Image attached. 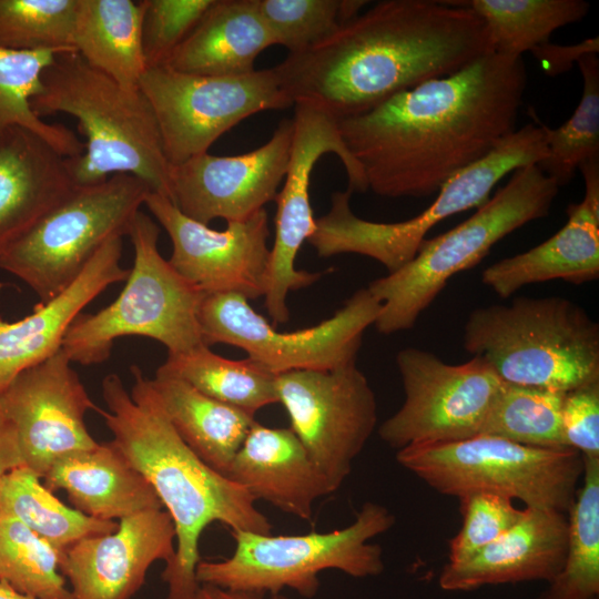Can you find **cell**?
<instances>
[{
    "instance_id": "6da1fadb",
    "label": "cell",
    "mask_w": 599,
    "mask_h": 599,
    "mask_svg": "<svg viewBox=\"0 0 599 599\" xmlns=\"http://www.w3.org/2000/svg\"><path fill=\"white\" fill-rule=\"evenodd\" d=\"M527 87L521 57L487 53L459 71L337 120L368 190L425 197L512 133Z\"/></svg>"
},
{
    "instance_id": "7a4b0ae2",
    "label": "cell",
    "mask_w": 599,
    "mask_h": 599,
    "mask_svg": "<svg viewBox=\"0 0 599 599\" xmlns=\"http://www.w3.org/2000/svg\"><path fill=\"white\" fill-rule=\"evenodd\" d=\"M483 19L455 1L384 0L274 67L293 105L363 114L493 52Z\"/></svg>"
},
{
    "instance_id": "3957f363",
    "label": "cell",
    "mask_w": 599,
    "mask_h": 599,
    "mask_svg": "<svg viewBox=\"0 0 599 599\" xmlns=\"http://www.w3.org/2000/svg\"><path fill=\"white\" fill-rule=\"evenodd\" d=\"M129 392L116 374L101 384L99 407L112 443L145 477L175 528V551L162 579L166 599H193L204 529L220 522L231 531L271 534L272 525L243 487L207 466L179 436L152 385L136 365Z\"/></svg>"
},
{
    "instance_id": "277c9868",
    "label": "cell",
    "mask_w": 599,
    "mask_h": 599,
    "mask_svg": "<svg viewBox=\"0 0 599 599\" xmlns=\"http://www.w3.org/2000/svg\"><path fill=\"white\" fill-rule=\"evenodd\" d=\"M38 116L67 113L85 136L81 155L68 158L78 186L131 174L170 199V164L153 109L141 91L128 89L88 64L75 51L59 53L31 100Z\"/></svg>"
},
{
    "instance_id": "5b68a950",
    "label": "cell",
    "mask_w": 599,
    "mask_h": 599,
    "mask_svg": "<svg viewBox=\"0 0 599 599\" xmlns=\"http://www.w3.org/2000/svg\"><path fill=\"white\" fill-rule=\"evenodd\" d=\"M463 345L509 384L567 393L599 383V324L566 297L478 307L467 317Z\"/></svg>"
},
{
    "instance_id": "8992f818",
    "label": "cell",
    "mask_w": 599,
    "mask_h": 599,
    "mask_svg": "<svg viewBox=\"0 0 599 599\" xmlns=\"http://www.w3.org/2000/svg\"><path fill=\"white\" fill-rule=\"evenodd\" d=\"M558 192L559 185L538 165L519 167L470 217L424 240L409 263L368 284L382 304L374 323L377 332L390 335L412 328L450 277L477 265L511 232L546 217Z\"/></svg>"
},
{
    "instance_id": "52a82bcc",
    "label": "cell",
    "mask_w": 599,
    "mask_h": 599,
    "mask_svg": "<svg viewBox=\"0 0 599 599\" xmlns=\"http://www.w3.org/2000/svg\"><path fill=\"white\" fill-rule=\"evenodd\" d=\"M385 506L367 501L354 521L342 529L304 535L231 531L233 554L221 560H200L196 579L230 590L280 595L292 589L305 598L321 586L318 575L338 570L354 578L376 577L385 569L383 548L370 539L395 525Z\"/></svg>"
},
{
    "instance_id": "ba28073f",
    "label": "cell",
    "mask_w": 599,
    "mask_h": 599,
    "mask_svg": "<svg viewBox=\"0 0 599 599\" xmlns=\"http://www.w3.org/2000/svg\"><path fill=\"white\" fill-rule=\"evenodd\" d=\"M547 154L544 123H528L505 138L489 154L447 180L435 201L422 213L396 223L372 222L355 215L352 192L332 194L328 213L315 220L307 242L318 256L354 253L374 258L392 274L416 255L427 233L440 221L478 207L507 174L538 164Z\"/></svg>"
},
{
    "instance_id": "9c48e42d",
    "label": "cell",
    "mask_w": 599,
    "mask_h": 599,
    "mask_svg": "<svg viewBox=\"0 0 599 599\" xmlns=\"http://www.w3.org/2000/svg\"><path fill=\"white\" fill-rule=\"evenodd\" d=\"M160 227L140 211L129 236L134 262L116 300L97 313H81L69 327L62 351L72 363L106 361L114 342L144 336L163 344L167 353L203 345L199 311L204 294L185 281L158 247Z\"/></svg>"
},
{
    "instance_id": "30bf717a",
    "label": "cell",
    "mask_w": 599,
    "mask_h": 599,
    "mask_svg": "<svg viewBox=\"0 0 599 599\" xmlns=\"http://www.w3.org/2000/svg\"><path fill=\"white\" fill-rule=\"evenodd\" d=\"M396 460L446 496L497 493L529 508L564 514L583 473L582 455L572 448L529 447L489 435L405 447Z\"/></svg>"
},
{
    "instance_id": "8fae6325",
    "label": "cell",
    "mask_w": 599,
    "mask_h": 599,
    "mask_svg": "<svg viewBox=\"0 0 599 599\" xmlns=\"http://www.w3.org/2000/svg\"><path fill=\"white\" fill-rule=\"evenodd\" d=\"M149 186L131 174L78 186L32 230L0 253V267L47 303L68 287L99 248L129 235Z\"/></svg>"
},
{
    "instance_id": "7c38bea8",
    "label": "cell",
    "mask_w": 599,
    "mask_h": 599,
    "mask_svg": "<svg viewBox=\"0 0 599 599\" xmlns=\"http://www.w3.org/2000/svg\"><path fill=\"white\" fill-rule=\"evenodd\" d=\"M382 304L366 288L356 291L329 318L294 332H278L235 293L204 295L199 323L205 345L226 344L274 375L293 370H332L352 363L364 332Z\"/></svg>"
},
{
    "instance_id": "4fadbf2b",
    "label": "cell",
    "mask_w": 599,
    "mask_h": 599,
    "mask_svg": "<svg viewBox=\"0 0 599 599\" xmlns=\"http://www.w3.org/2000/svg\"><path fill=\"white\" fill-rule=\"evenodd\" d=\"M139 88L153 109L170 165L209 152L221 135L255 113L293 105L274 67L217 77L161 65L146 69Z\"/></svg>"
},
{
    "instance_id": "5bb4252c",
    "label": "cell",
    "mask_w": 599,
    "mask_h": 599,
    "mask_svg": "<svg viewBox=\"0 0 599 599\" xmlns=\"http://www.w3.org/2000/svg\"><path fill=\"white\" fill-rule=\"evenodd\" d=\"M396 364L404 403L378 428L394 449L467 439L480 434L505 382L480 357L448 364L415 347L400 349Z\"/></svg>"
},
{
    "instance_id": "9a60e30c",
    "label": "cell",
    "mask_w": 599,
    "mask_h": 599,
    "mask_svg": "<svg viewBox=\"0 0 599 599\" xmlns=\"http://www.w3.org/2000/svg\"><path fill=\"white\" fill-rule=\"evenodd\" d=\"M275 387L291 429L333 493L349 476L377 424V403L366 376L352 363L332 370L276 375Z\"/></svg>"
},
{
    "instance_id": "2e32d148",
    "label": "cell",
    "mask_w": 599,
    "mask_h": 599,
    "mask_svg": "<svg viewBox=\"0 0 599 599\" xmlns=\"http://www.w3.org/2000/svg\"><path fill=\"white\" fill-rule=\"evenodd\" d=\"M292 118L293 134L287 170L282 190L277 192L275 238L270 252L265 307L274 323L290 318L287 294L317 282L322 273L297 270L296 255L315 230V217L309 199L313 167L325 153H335L342 161L348 190L366 192L365 175L345 146L337 119L324 109L307 102L295 103Z\"/></svg>"
},
{
    "instance_id": "e0dca14e",
    "label": "cell",
    "mask_w": 599,
    "mask_h": 599,
    "mask_svg": "<svg viewBox=\"0 0 599 599\" xmlns=\"http://www.w3.org/2000/svg\"><path fill=\"white\" fill-rule=\"evenodd\" d=\"M144 205L172 242L171 266L204 295L264 296L270 262L265 209L216 231L184 215L170 199L150 192Z\"/></svg>"
},
{
    "instance_id": "ac0fdd59",
    "label": "cell",
    "mask_w": 599,
    "mask_h": 599,
    "mask_svg": "<svg viewBox=\"0 0 599 599\" xmlns=\"http://www.w3.org/2000/svg\"><path fill=\"white\" fill-rule=\"evenodd\" d=\"M71 363L61 348L0 394V412L16 429L24 466L41 478L59 458L98 445L85 415L99 407Z\"/></svg>"
},
{
    "instance_id": "d6986e66",
    "label": "cell",
    "mask_w": 599,
    "mask_h": 599,
    "mask_svg": "<svg viewBox=\"0 0 599 599\" xmlns=\"http://www.w3.org/2000/svg\"><path fill=\"white\" fill-rule=\"evenodd\" d=\"M293 134L284 119L271 139L238 155H195L170 166V200L187 217L244 220L274 201L287 170Z\"/></svg>"
},
{
    "instance_id": "ffe728a7",
    "label": "cell",
    "mask_w": 599,
    "mask_h": 599,
    "mask_svg": "<svg viewBox=\"0 0 599 599\" xmlns=\"http://www.w3.org/2000/svg\"><path fill=\"white\" fill-rule=\"evenodd\" d=\"M175 551V528L164 509L120 519L115 531L83 538L61 556L73 599H131L155 561Z\"/></svg>"
},
{
    "instance_id": "44dd1931",
    "label": "cell",
    "mask_w": 599,
    "mask_h": 599,
    "mask_svg": "<svg viewBox=\"0 0 599 599\" xmlns=\"http://www.w3.org/2000/svg\"><path fill=\"white\" fill-rule=\"evenodd\" d=\"M585 180L581 202L568 205L566 224L537 246L486 267L481 282L499 297L552 280L583 284L599 278V159L579 167Z\"/></svg>"
},
{
    "instance_id": "7402d4cb",
    "label": "cell",
    "mask_w": 599,
    "mask_h": 599,
    "mask_svg": "<svg viewBox=\"0 0 599 599\" xmlns=\"http://www.w3.org/2000/svg\"><path fill=\"white\" fill-rule=\"evenodd\" d=\"M122 237L104 243L80 275L47 303L17 322L0 317V394L24 369L55 354L84 307L110 285L125 281L130 270L121 266Z\"/></svg>"
},
{
    "instance_id": "603a6c76",
    "label": "cell",
    "mask_w": 599,
    "mask_h": 599,
    "mask_svg": "<svg viewBox=\"0 0 599 599\" xmlns=\"http://www.w3.org/2000/svg\"><path fill=\"white\" fill-rule=\"evenodd\" d=\"M567 542L564 512L525 507L520 520L501 537L465 561L445 564L439 587L470 591L490 585L550 582L562 568Z\"/></svg>"
},
{
    "instance_id": "cb8c5ba5",
    "label": "cell",
    "mask_w": 599,
    "mask_h": 599,
    "mask_svg": "<svg viewBox=\"0 0 599 599\" xmlns=\"http://www.w3.org/2000/svg\"><path fill=\"white\" fill-rule=\"evenodd\" d=\"M77 187L68 158L48 141L21 126L3 131L0 134V253Z\"/></svg>"
},
{
    "instance_id": "d4e9b609",
    "label": "cell",
    "mask_w": 599,
    "mask_h": 599,
    "mask_svg": "<svg viewBox=\"0 0 599 599\" xmlns=\"http://www.w3.org/2000/svg\"><path fill=\"white\" fill-rule=\"evenodd\" d=\"M227 477L256 501L308 521L315 502L333 493L291 428L267 427L256 420Z\"/></svg>"
},
{
    "instance_id": "484cf974",
    "label": "cell",
    "mask_w": 599,
    "mask_h": 599,
    "mask_svg": "<svg viewBox=\"0 0 599 599\" xmlns=\"http://www.w3.org/2000/svg\"><path fill=\"white\" fill-rule=\"evenodd\" d=\"M43 479L49 490H64L74 509L100 520L163 509L150 483L112 441L59 458Z\"/></svg>"
},
{
    "instance_id": "4316f807",
    "label": "cell",
    "mask_w": 599,
    "mask_h": 599,
    "mask_svg": "<svg viewBox=\"0 0 599 599\" xmlns=\"http://www.w3.org/2000/svg\"><path fill=\"white\" fill-rule=\"evenodd\" d=\"M274 44L257 0H214L165 65L192 74L243 75L255 71L258 54Z\"/></svg>"
},
{
    "instance_id": "83f0119b",
    "label": "cell",
    "mask_w": 599,
    "mask_h": 599,
    "mask_svg": "<svg viewBox=\"0 0 599 599\" xmlns=\"http://www.w3.org/2000/svg\"><path fill=\"white\" fill-rule=\"evenodd\" d=\"M150 382L183 441L207 466L227 477L255 417L202 394L179 378L155 375Z\"/></svg>"
},
{
    "instance_id": "f1b7e54d",
    "label": "cell",
    "mask_w": 599,
    "mask_h": 599,
    "mask_svg": "<svg viewBox=\"0 0 599 599\" xmlns=\"http://www.w3.org/2000/svg\"><path fill=\"white\" fill-rule=\"evenodd\" d=\"M143 11V0H78L75 52L128 89H138L146 70L141 42Z\"/></svg>"
},
{
    "instance_id": "f546056e",
    "label": "cell",
    "mask_w": 599,
    "mask_h": 599,
    "mask_svg": "<svg viewBox=\"0 0 599 599\" xmlns=\"http://www.w3.org/2000/svg\"><path fill=\"white\" fill-rule=\"evenodd\" d=\"M155 375L179 378L253 417L260 409L278 403L276 375L250 357L230 359L205 344L183 353H167Z\"/></svg>"
},
{
    "instance_id": "4dcf8cb0",
    "label": "cell",
    "mask_w": 599,
    "mask_h": 599,
    "mask_svg": "<svg viewBox=\"0 0 599 599\" xmlns=\"http://www.w3.org/2000/svg\"><path fill=\"white\" fill-rule=\"evenodd\" d=\"M27 466L0 477V511L12 516L62 554L77 541L116 530L119 522L83 515L59 500Z\"/></svg>"
},
{
    "instance_id": "1f68e13d",
    "label": "cell",
    "mask_w": 599,
    "mask_h": 599,
    "mask_svg": "<svg viewBox=\"0 0 599 599\" xmlns=\"http://www.w3.org/2000/svg\"><path fill=\"white\" fill-rule=\"evenodd\" d=\"M582 485L568 510V542L559 573L535 599H598L599 457H585Z\"/></svg>"
},
{
    "instance_id": "d6a6232c",
    "label": "cell",
    "mask_w": 599,
    "mask_h": 599,
    "mask_svg": "<svg viewBox=\"0 0 599 599\" xmlns=\"http://www.w3.org/2000/svg\"><path fill=\"white\" fill-rule=\"evenodd\" d=\"M485 22L494 52L521 57L549 42L559 28L582 20L590 4L583 0H466L455 1Z\"/></svg>"
},
{
    "instance_id": "836d02e7",
    "label": "cell",
    "mask_w": 599,
    "mask_h": 599,
    "mask_svg": "<svg viewBox=\"0 0 599 599\" xmlns=\"http://www.w3.org/2000/svg\"><path fill=\"white\" fill-rule=\"evenodd\" d=\"M62 52L14 51L0 47V134L11 126L28 129L67 158L81 155L84 143L63 124L38 116L31 100L41 91L42 74Z\"/></svg>"
},
{
    "instance_id": "e575fe53",
    "label": "cell",
    "mask_w": 599,
    "mask_h": 599,
    "mask_svg": "<svg viewBox=\"0 0 599 599\" xmlns=\"http://www.w3.org/2000/svg\"><path fill=\"white\" fill-rule=\"evenodd\" d=\"M565 393L506 383L479 435H489L537 448L564 449Z\"/></svg>"
},
{
    "instance_id": "d590c367",
    "label": "cell",
    "mask_w": 599,
    "mask_h": 599,
    "mask_svg": "<svg viewBox=\"0 0 599 599\" xmlns=\"http://www.w3.org/2000/svg\"><path fill=\"white\" fill-rule=\"evenodd\" d=\"M582 77V95L572 115L560 126L544 124L547 154L539 169L560 186L575 176L579 167L599 159V59L587 53L578 60Z\"/></svg>"
},
{
    "instance_id": "8d00e7d4",
    "label": "cell",
    "mask_w": 599,
    "mask_h": 599,
    "mask_svg": "<svg viewBox=\"0 0 599 599\" xmlns=\"http://www.w3.org/2000/svg\"><path fill=\"white\" fill-rule=\"evenodd\" d=\"M61 554L21 521L0 511V581L35 599H73Z\"/></svg>"
},
{
    "instance_id": "74e56055",
    "label": "cell",
    "mask_w": 599,
    "mask_h": 599,
    "mask_svg": "<svg viewBox=\"0 0 599 599\" xmlns=\"http://www.w3.org/2000/svg\"><path fill=\"white\" fill-rule=\"evenodd\" d=\"M78 0H0V47L14 51H75Z\"/></svg>"
},
{
    "instance_id": "f35d334b",
    "label": "cell",
    "mask_w": 599,
    "mask_h": 599,
    "mask_svg": "<svg viewBox=\"0 0 599 599\" xmlns=\"http://www.w3.org/2000/svg\"><path fill=\"white\" fill-rule=\"evenodd\" d=\"M364 0H257L275 44L305 51L359 14Z\"/></svg>"
},
{
    "instance_id": "ab89813d",
    "label": "cell",
    "mask_w": 599,
    "mask_h": 599,
    "mask_svg": "<svg viewBox=\"0 0 599 599\" xmlns=\"http://www.w3.org/2000/svg\"><path fill=\"white\" fill-rule=\"evenodd\" d=\"M459 500L461 528L448 541V562L465 561L491 544L522 517L525 508L514 506L512 499L497 493H474Z\"/></svg>"
},
{
    "instance_id": "60d3db41",
    "label": "cell",
    "mask_w": 599,
    "mask_h": 599,
    "mask_svg": "<svg viewBox=\"0 0 599 599\" xmlns=\"http://www.w3.org/2000/svg\"><path fill=\"white\" fill-rule=\"evenodd\" d=\"M141 42L146 69L165 65L214 0H143Z\"/></svg>"
},
{
    "instance_id": "b9f144b4",
    "label": "cell",
    "mask_w": 599,
    "mask_h": 599,
    "mask_svg": "<svg viewBox=\"0 0 599 599\" xmlns=\"http://www.w3.org/2000/svg\"><path fill=\"white\" fill-rule=\"evenodd\" d=\"M561 419L567 447L599 457V383L565 393Z\"/></svg>"
},
{
    "instance_id": "7bdbcfd3",
    "label": "cell",
    "mask_w": 599,
    "mask_h": 599,
    "mask_svg": "<svg viewBox=\"0 0 599 599\" xmlns=\"http://www.w3.org/2000/svg\"><path fill=\"white\" fill-rule=\"evenodd\" d=\"M598 52L599 39L596 37L571 45H559L549 41L537 47L530 53L534 54L547 74L555 77L570 70L582 55Z\"/></svg>"
},
{
    "instance_id": "ee69618b",
    "label": "cell",
    "mask_w": 599,
    "mask_h": 599,
    "mask_svg": "<svg viewBox=\"0 0 599 599\" xmlns=\"http://www.w3.org/2000/svg\"><path fill=\"white\" fill-rule=\"evenodd\" d=\"M24 466L13 425L0 412V477Z\"/></svg>"
},
{
    "instance_id": "f6af8a7d",
    "label": "cell",
    "mask_w": 599,
    "mask_h": 599,
    "mask_svg": "<svg viewBox=\"0 0 599 599\" xmlns=\"http://www.w3.org/2000/svg\"><path fill=\"white\" fill-rule=\"evenodd\" d=\"M193 599H287L281 595H258L230 590L212 585H200Z\"/></svg>"
},
{
    "instance_id": "bcb514c9",
    "label": "cell",
    "mask_w": 599,
    "mask_h": 599,
    "mask_svg": "<svg viewBox=\"0 0 599 599\" xmlns=\"http://www.w3.org/2000/svg\"><path fill=\"white\" fill-rule=\"evenodd\" d=\"M0 599H35L33 597L23 595L9 585L0 581Z\"/></svg>"
}]
</instances>
